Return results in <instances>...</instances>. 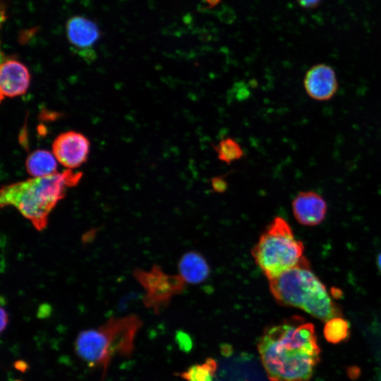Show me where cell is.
I'll list each match as a JSON object with an SVG mask.
<instances>
[{
  "instance_id": "8",
  "label": "cell",
  "mask_w": 381,
  "mask_h": 381,
  "mask_svg": "<svg viewBox=\"0 0 381 381\" xmlns=\"http://www.w3.org/2000/svg\"><path fill=\"white\" fill-rule=\"evenodd\" d=\"M66 30L68 41L75 52L85 61H93L95 52L92 47L100 36L97 24L83 16H75L67 20Z\"/></svg>"
},
{
  "instance_id": "2",
  "label": "cell",
  "mask_w": 381,
  "mask_h": 381,
  "mask_svg": "<svg viewBox=\"0 0 381 381\" xmlns=\"http://www.w3.org/2000/svg\"><path fill=\"white\" fill-rule=\"evenodd\" d=\"M83 173L66 169L51 176L32 178L3 186L1 207L12 206L38 231L46 228L49 215L68 188L75 186Z\"/></svg>"
},
{
  "instance_id": "22",
  "label": "cell",
  "mask_w": 381,
  "mask_h": 381,
  "mask_svg": "<svg viewBox=\"0 0 381 381\" xmlns=\"http://www.w3.org/2000/svg\"><path fill=\"white\" fill-rule=\"evenodd\" d=\"M377 267L381 272V252L379 253L377 258Z\"/></svg>"
},
{
  "instance_id": "13",
  "label": "cell",
  "mask_w": 381,
  "mask_h": 381,
  "mask_svg": "<svg viewBox=\"0 0 381 381\" xmlns=\"http://www.w3.org/2000/svg\"><path fill=\"white\" fill-rule=\"evenodd\" d=\"M57 160L52 152L42 149L32 152L25 159L27 172L33 178L51 176L57 173Z\"/></svg>"
},
{
  "instance_id": "12",
  "label": "cell",
  "mask_w": 381,
  "mask_h": 381,
  "mask_svg": "<svg viewBox=\"0 0 381 381\" xmlns=\"http://www.w3.org/2000/svg\"><path fill=\"white\" fill-rule=\"evenodd\" d=\"M179 274L186 284H199L207 278L210 267L205 258L198 253H185L178 265Z\"/></svg>"
},
{
  "instance_id": "4",
  "label": "cell",
  "mask_w": 381,
  "mask_h": 381,
  "mask_svg": "<svg viewBox=\"0 0 381 381\" xmlns=\"http://www.w3.org/2000/svg\"><path fill=\"white\" fill-rule=\"evenodd\" d=\"M141 325L135 315L111 318L97 329L81 331L75 339V350L90 366L106 368L113 356L130 355Z\"/></svg>"
},
{
  "instance_id": "6",
  "label": "cell",
  "mask_w": 381,
  "mask_h": 381,
  "mask_svg": "<svg viewBox=\"0 0 381 381\" xmlns=\"http://www.w3.org/2000/svg\"><path fill=\"white\" fill-rule=\"evenodd\" d=\"M137 275L146 289L145 304L157 313L165 307L174 295L181 293L186 284L179 274H167L158 267H154L150 272L140 271Z\"/></svg>"
},
{
  "instance_id": "5",
  "label": "cell",
  "mask_w": 381,
  "mask_h": 381,
  "mask_svg": "<svg viewBox=\"0 0 381 381\" xmlns=\"http://www.w3.org/2000/svg\"><path fill=\"white\" fill-rule=\"evenodd\" d=\"M304 246L297 240L288 222L275 217L251 250L252 256L267 279L298 264L303 258Z\"/></svg>"
},
{
  "instance_id": "3",
  "label": "cell",
  "mask_w": 381,
  "mask_h": 381,
  "mask_svg": "<svg viewBox=\"0 0 381 381\" xmlns=\"http://www.w3.org/2000/svg\"><path fill=\"white\" fill-rule=\"evenodd\" d=\"M268 281L272 295L281 305L302 309L324 322L341 315L305 257L294 267Z\"/></svg>"
},
{
  "instance_id": "10",
  "label": "cell",
  "mask_w": 381,
  "mask_h": 381,
  "mask_svg": "<svg viewBox=\"0 0 381 381\" xmlns=\"http://www.w3.org/2000/svg\"><path fill=\"white\" fill-rule=\"evenodd\" d=\"M30 84V71L24 64L14 59H7L1 62L0 67L1 99L25 94Z\"/></svg>"
},
{
  "instance_id": "18",
  "label": "cell",
  "mask_w": 381,
  "mask_h": 381,
  "mask_svg": "<svg viewBox=\"0 0 381 381\" xmlns=\"http://www.w3.org/2000/svg\"><path fill=\"white\" fill-rule=\"evenodd\" d=\"M8 322V315L6 309L3 306H1V332H3L6 328Z\"/></svg>"
},
{
  "instance_id": "7",
  "label": "cell",
  "mask_w": 381,
  "mask_h": 381,
  "mask_svg": "<svg viewBox=\"0 0 381 381\" xmlns=\"http://www.w3.org/2000/svg\"><path fill=\"white\" fill-rule=\"evenodd\" d=\"M90 143L83 134L68 131L58 135L52 143V153L58 162L68 169H74L88 157Z\"/></svg>"
},
{
  "instance_id": "21",
  "label": "cell",
  "mask_w": 381,
  "mask_h": 381,
  "mask_svg": "<svg viewBox=\"0 0 381 381\" xmlns=\"http://www.w3.org/2000/svg\"><path fill=\"white\" fill-rule=\"evenodd\" d=\"M205 4H207L210 7H213L217 6L220 0H203Z\"/></svg>"
},
{
  "instance_id": "23",
  "label": "cell",
  "mask_w": 381,
  "mask_h": 381,
  "mask_svg": "<svg viewBox=\"0 0 381 381\" xmlns=\"http://www.w3.org/2000/svg\"><path fill=\"white\" fill-rule=\"evenodd\" d=\"M16 381H19V380H16Z\"/></svg>"
},
{
  "instance_id": "9",
  "label": "cell",
  "mask_w": 381,
  "mask_h": 381,
  "mask_svg": "<svg viewBox=\"0 0 381 381\" xmlns=\"http://www.w3.org/2000/svg\"><path fill=\"white\" fill-rule=\"evenodd\" d=\"M303 85L308 96L318 101L330 99L338 89L334 69L325 64L312 66L305 75Z\"/></svg>"
},
{
  "instance_id": "17",
  "label": "cell",
  "mask_w": 381,
  "mask_h": 381,
  "mask_svg": "<svg viewBox=\"0 0 381 381\" xmlns=\"http://www.w3.org/2000/svg\"><path fill=\"white\" fill-rule=\"evenodd\" d=\"M212 187L214 190L222 193L227 188V183L223 176H215L211 179Z\"/></svg>"
},
{
  "instance_id": "1",
  "label": "cell",
  "mask_w": 381,
  "mask_h": 381,
  "mask_svg": "<svg viewBox=\"0 0 381 381\" xmlns=\"http://www.w3.org/2000/svg\"><path fill=\"white\" fill-rule=\"evenodd\" d=\"M258 349L271 381H308L320 359L314 326L300 317L266 329Z\"/></svg>"
},
{
  "instance_id": "20",
  "label": "cell",
  "mask_w": 381,
  "mask_h": 381,
  "mask_svg": "<svg viewBox=\"0 0 381 381\" xmlns=\"http://www.w3.org/2000/svg\"><path fill=\"white\" fill-rule=\"evenodd\" d=\"M14 366L17 370L21 372H25L28 368V364L23 361H16Z\"/></svg>"
},
{
  "instance_id": "14",
  "label": "cell",
  "mask_w": 381,
  "mask_h": 381,
  "mask_svg": "<svg viewBox=\"0 0 381 381\" xmlns=\"http://www.w3.org/2000/svg\"><path fill=\"white\" fill-rule=\"evenodd\" d=\"M217 370L216 361L208 358L201 363L190 366L180 376L186 381H213Z\"/></svg>"
},
{
  "instance_id": "19",
  "label": "cell",
  "mask_w": 381,
  "mask_h": 381,
  "mask_svg": "<svg viewBox=\"0 0 381 381\" xmlns=\"http://www.w3.org/2000/svg\"><path fill=\"white\" fill-rule=\"evenodd\" d=\"M298 4L305 8H313L318 6L322 0H296Z\"/></svg>"
},
{
  "instance_id": "11",
  "label": "cell",
  "mask_w": 381,
  "mask_h": 381,
  "mask_svg": "<svg viewBox=\"0 0 381 381\" xmlns=\"http://www.w3.org/2000/svg\"><path fill=\"white\" fill-rule=\"evenodd\" d=\"M327 207L324 198L314 191L300 192L292 202L296 219L308 226L318 225L324 220Z\"/></svg>"
},
{
  "instance_id": "16",
  "label": "cell",
  "mask_w": 381,
  "mask_h": 381,
  "mask_svg": "<svg viewBox=\"0 0 381 381\" xmlns=\"http://www.w3.org/2000/svg\"><path fill=\"white\" fill-rule=\"evenodd\" d=\"M326 339L333 344L344 341L349 335V324L339 316L327 321L324 328Z\"/></svg>"
},
{
  "instance_id": "15",
  "label": "cell",
  "mask_w": 381,
  "mask_h": 381,
  "mask_svg": "<svg viewBox=\"0 0 381 381\" xmlns=\"http://www.w3.org/2000/svg\"><path fill=\"white\" fill-rule=\"evenodd\" d=\"M212 146L219 161L230 164L244 157V151L239 143L231 137H225Z\"/></svg>"
}]
</instances>
